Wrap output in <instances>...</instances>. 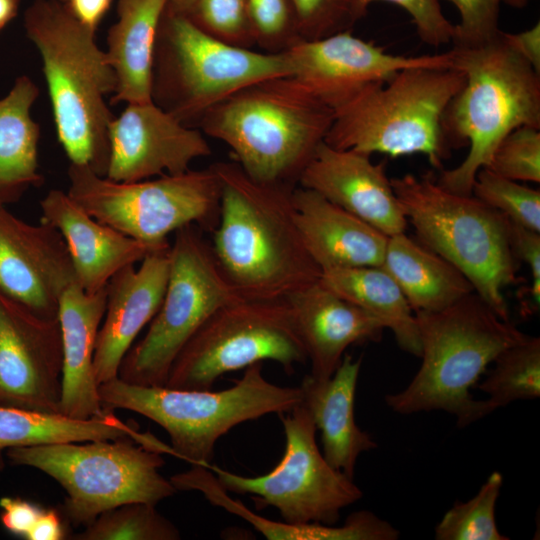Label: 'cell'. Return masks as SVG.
I'll use <instances>...</instances> for the list:
<instances>
[{
  "instance_id": "16",
  "label": "cell",
  "mask_w": 540,
  "mask_h": 540,
  "mask_svg": "<svg viewBox=\"0 0 540 540\" xmlns=\"http://www.w3.org/2000/svg\"><path fill=\"white\" fill-rule=\"evenodd\" d=\"M63 346L58 318H44L0 296L3 405L61 414Z\"/></svg>"
},
{
  "instance_id": "37",
  "label": "cell",
  "mask_w": 540,
  "mask_h": 540,
  "mask_svg": "<svg viewBox=\"0 0 540 540\" xmlns=\"http://www.w3.org/2000/svg\"><path fill=\"white\" fill-rule=\"evenodd\" d=\"M256 46L281 53L302 40L292 0H246Z\"/></svg>"
},
{
  "instance_id": "5",
  "label": "cell",
  "mask_w": 540,
  "mask_h": 540,
  "mask_svg": "<svg viewBox=\"0 0 540 540\" xmlns=\"http://www.w3.org/2000/svg\"><path fill=\"white\" fill-rule=\"evenodd\" d=\"M333 117V109L284 76L236 91L211 108L197 128L225 143L251 178L296 186Z\"/></svg>"
},
{
  "instance_id": "43",
  "label": "cell",
  "mask_w": 540,
  "mask_h": 540,
  "mask_svg": "<svg viewBox=\"0 0 540 540\" xmlns=\"http://www.w3.org/2000/svg\"><path fill=\"white\" fill-rule=\"evenodd\" d=\"M1 521L11 533L27 537L45 508L19 498L2 497Z\"/></svg>"
},
{
  "instance_id": "34",
  "label": "cell",
  "mask_w": 540,
  "mask_h": 540,
  "mask_svg": "<svg viewBox=\"0 0 540 540\" xmlns=\"http://www.w3.org/2000/svg\"><path fill=\"white\" fill-rule=\"evenodd\" d=\"M503 484L498 471L490 474L477 494L466 502H456L434 530L437 540H508L496 524V503Z\"/></svg>"
},
{
  "instance_id": "17",
  "label": "cell",
  "mask_w": 540,
  "mask_h": 540,
  "mask_svg": "<svg viewBox=\"0 0 540 540\" xmlns=\"http://www.w3.org/2000/svg\"><path fill=\"white\" fill-rule=\"evenodd\" d=\"M108 141L105 177L117 182L183 173L212 153L198 128L182 124L152 100L126 104L109 124Z\"/></svg>"
},
{
  "instance_id": "14",
  "label": "cell",
  "mask_w": 540,
  "mask_h": 540,
  "mask_svg": "<svg viewBox=\"0 0 540 540\" xmlns=\"http://www.w3.org/2000/svg\"><path fill=\"white\" fill-rule=\"evenodd\" d=\"M279 416L285 449L268 473L248 477L209 468L225 490L249 495L258 508H276L285 522L335 525L340 512L362 498L361 489L326 461L316 443L313 418L302 402Z\"/></svg>"
},
{
  "instance_id": "25",
  "label": "cell",
  "mask_w": 540,
  "mask_h": 540,
  "mask_svg": "<svg viewBox=\"0 0 540 540\" xmlns=\"http://www.w3.org/2000/svg\"><path fill=\"white\" fill-rule=\"evenodd\" d=\"M362 358L345 354L327 379L305 375L298 386L302 403L321 432L322 454L335 469L353 478L359 456L377 448L355 421L354 402Z\"/></svg>"
},
{
  "instance_id": "36",
  "label": "cell",
  "mask_w": 540,
  "mask_h": 540,
  "mask_svg": "<svg viewBox=\"0 0 540 540\" xmlns=\"http://www.w3.org/2000/svg\"><path fill=\"white\" fill-rule=\"evenodd\" d=\"M201 31L231 46H256L246 0H196L187 15Z\"/></svg>"
},
{
  "instance_id": "51",
  "label": "cell",
  "mask_w": 540,
  "mask_h": 540,
  "mask_svg": "<svg viewBox=\"0 0 540 540\" xmlns=\"http://www.w3.org/2000/svg\"><path fill=\"white\" fill-rule=\"evenodd\" d=\"M0 405H3V404H2V400H1V398H0Z\"/></svg>"
},
{
  "instance_id": "45",
  "label": "cell",
  "mask_w": 540,
  "mask_h": 540,
  "mask_svg": "<svg viewBox=\"0 0 540 540\" xmlns=\"http://www.w3.org/2000/svg\"><path fill=\"white\" fill-rule=\"evenodd\" d=\"M66 10L85 26L96 30L112 0H59Z\"/></svg>"
},
{
  "instance_id": "38",
  "label": "cell",
  "mask_w": 540,
  "mask_h": 540,
  "mask_svg": "<svg viewBox=\"0 0 540 540\" xmlns=\"http://www.w3.org/2000/svg\"><path fill=\"white\" fill-rule=\"evenodd\" d=\"M496 174L514 181L540 182V128L521 126L499 143L489 165Z\"/></svg>"
},
{
  "instance_id": "18",
  "label": "cell",
  "mask_w": 540,
  "mask_h": 540,
  "mask_svg": "<svg viewBox=\"0 0 540 540\" xmlns=\"http://www.w3.org/2000/svg\"><path fill=\"white\" fill-rule=\"evenodd\" d=\"M76 282L66 243L54 227L27 225L0 209V291L44 318H58L62 292Z\"/></svg>"
},
{
  "instance_id": "21",
  "label": "cell",
  "mask_w": 540,
  "mask_h": 540,
  "mask_svg": "<svg viewBox=\"0 0 540 540\" xmlns=\"http://www.w3.org/2000/svg\"><path fill=\"white\" fill-rule=\"evenodd\" d=\"M40 208V221L63 237L75 280L87 293L100 291L119 270L158 251L98 221L67 191L50 190L40 201Z\"/></svg>"
},
{
  "instance_id": "40",
  "label": "cell",
  "mask_w": 540,
  "mask_h": 540,
  "mask_svg": "<svg viewBox=\"0 0 540 540\" xmlns=\"http://www.w3.org/2000/svg\"><path fill=\"white\" fill-rule=\"evenodd\" d=\"M377 1L394 4L408 13L425 44L437 48L452 42L454 25L444 15L439 0H359L362 13L366 15Z\"/></svg>"
},
{
  "instance_id": "50",
  "label": "cell",
  "mask_w": 540,
  "mask_h": 540,
  "mask_svg": "<svg viewBox=\"0 0 540 540\" xmlns=\"http://www.w3.org/2000/svg\"><path fill=\"white\" fill-rule=\"evenodd\" d=\"M2 465H3V462H2L1 453H0V469L2 468Z\"/></svg>"
},
{
  "instance_id": "24",
  "label": "cell",
  "mask_w": 540,
  "mask_h": 540,
  "mask_svg": "<svg viewBox=\"0 0 540 540\" xmlns=\"http://www.w3.org/2000/svg\"><path fill=\"white\" fill-rule=\"evenodd\" d=\"M302 240L323 271L381 266L388 236L315 191H293Z\"/></svg>"
},
{
  "instance_id": "49",
  "label": "cell",
  "mask_w": 540,
  "mask_h": 540,
  "mask_svg": "<svg viewBox=\"0 0 540 540\" xmlns=\"http://www.w3.org/2000/svg\"><path fill=\"white\" fill-rule=\"evenodd\" d=\"M528 2L529 0H503V3L514 8H523Z\"/></svg>"
},
{
  "instance_id": "33",
  "label": "cell",
  "mask_w": 540,
  "mask_h": 540,
  "mask_svg": "<svg viewBox=\"0 0 540 540\" xmlns=\"http://www.w3.org/2000/svg\"><path fill=\"white\" fill-rule=\"evenodd\" d=\"M178 528L160 514L156 505L130 502L98 515L76 540H178Z\"/></svg>"
},
{
  "instance_id": "1",
  "label": "cell",
  "mask_w": 540,
  "mask_h": 540,
  "mask_svg": "<svg viewBox=\"0 0 540 540\" xmlns=\"http://www.w3.org/2000/svg\"><path fill=\"white\" fill-rule=\"evenodd\" d=\"M210 166L221 189L210 244L237 293L249 300H286L319 281L322 270L296 223V186L257 181L235 161Z\"/></svg>"
},
{
  "instance_id": "6",
  "label": "cell",
  "mask_w": 540,
  "mask_h": 540,
  "mask_svg": "<svg viewBox=\"0 0 540 540\" xmlns=\"http://www.w3.org/2000/svg\"><path fill=\"white\" fill-rule=\"evenodd\" d=\"M464 82L455 67L403 69L335 110L324 142L370 156L422 154L442 170L452 150L443 115Z\"/></svg>"
},
{
  "instance_id": "32",
  "label": "cell",
  "mask_w": 540,
  "mask_h": 540,
  "mask_svg": "<svg viewBox=\"0 0 540 540\" xmlns=\"http://www.w3.org/2000/svg\"><path fill=\"white\" fill-rule=\"evenodd\" d=\"M493 368L475 387L488 395L495 411L519 400L540 396V338L528 336L501 352Z\"/></svg>"
},
{
  "instance_id": "26",
  "label": "cell",
  "mask_w": 540,
  "mask_h": 540,
  "mask_svg": "<svg viewBox=\"0 0 540 540\" xmlns=\"http://www.w3.org/2000/svg\"><path fill=\"white\" fill-rule=\"evenodd\" d=\"M167 0H118L117 21L106 36L108 61L117 80L110 103L151 99L154 47Z\"/></svg>"
},
{
  "instance_id": "9",
  "label": "cell",
  "mask_w": 540,
  "mask_h": 540,
  "mask_svg": "<svg viewBox=\"0 0 540 540\" xmlns=\"http://www.w3.org/2000/svg\"><path fill=\"white\" fill-rule=\"evenodd\" d=\"M291 74L285 51L228 45L201 31L187 16L165 8L154 47L151 99L182 124L197 128L211 108L236 91Z\"/></svg>"
},
{
  "instance_id": "23",
  "label": "cell",
  "mask_w": 540,
  "mask_h": 540,
  "mask_svg": "<svg viewBox=\"0 0 540 540\" xmlns=\"http://www.w3.org/2000/svg\"><path fill=\"white\" fill-rule=\"evenodd\" d=\"M106 287L85 292L77 282L68 285L59 300L63 370L60 413L89 419L105 413L94 371V352L105 313Z\"/></svg>"
},
{
  "instance_id": "20",
  "label": "cell",
  "mask_w": 540,
  "mask_h": 540,
  "mask_svg": "<svg viewBox=\"0 0 540 540\" xmlns=\"http://www.w3.org/2000/svg\"><path fill=\"white\" fill-rule=\"evenodd\" d=\"M169 249L149 253L138 268L126 266L107 283L105 313L94 352L98 385L118 377L137 335L157 313L169 276Z\"/></svg>"
},
{
  "instance_id": "2",
  "label": "cell",
  "mask_w": 540,
  "mask_h": 540,
  "mask_svg": "<svg viewBox=\"0 0 540 540\" xmlns=\"http://www.w3.org/2000/svg\"><path fill=\"white\" fill-rule=\"evenodd\" d=\"M23 25L41 57L56 135L70 164L106 176L114 117L106 97L114 94L117 80L96 43V30L80 23L59 0H33Z\"/></svg>"
},
{
  "instance_id": "8",
  "label": "cell",
  "mask_w": 540,
  "mask_h": 540,
  "mask_svg": "<svg viewBox=\"0 0 540 540\" xmlns=\"http://www.w3.org/2000/svg\"><path fill=\"white\" fill-rule=\"evenodd\" d=\"M99 394L104 408L133 411L161 426L172 455L206 467L219 438L233 427L288 412L302 402L299 387L269 382L262 362L245 368L233 386L219 391L136 385L117 377L99 385Z\"/></svg>"
},
{
  "instance_id": "4",
  "label": "cell",
  "mask_w": 540,
  "mask_h": 540,
  "mask_svg": "<svg viewBox=\"0 0 540 540\" xmlns=\"http://www.w3.org/2000/svg\"><path fill=\"white\" fill-rule=\"evenodd\" d=\"M453 66L465 82L443 115L452 147L469 146L456 167L442 170L437 182L470 195L477 172L487 167L499 143L521 126L540 128V73L507 43L500 30L475 44H453Z\"/></svg>"
},
{
  "instance_id": "44",
  "label": "cell",
  "mask_w": 540,
  "mask_h": 540,
  "mask_svg": "<svg viewBox=\"0 0 540 540\" xmlns=\"http://www.w3.org/2000/svg\"><path fill=\"white\" fill-rule=\"evenodd\" d=\"M512 49L540 73V22L518 33L504 32Z\"/></svg>"
},
{
  "instance_id": "30",
  "label": "cell",
  "mask_w": 540,
  "mask_h": 540,
  "mask_svg": "<svg viewBox=\"0 0 540 540\" xmlns=\"http://www.w3.org/2000/svg\"><path fill=\"white\" fill-rule=\"evenodd\" d=\"M132 438L151 448L161 442L142 434L107 409L103 415L76 419L62 414L0 405V450L68 442Z\"/></svg>"
},
{
  "instance_id": "48",
  "label": "cell",
  "mask_w": 540,
  "mask_h": 540,
  "mask_svg": "<svg viewBox=\"0 0 540 540\" xmlns=\"http://www.w3.org/2000/svg\"><path fill=\"white\" fill-rule=\"evenodd\" d=\"M196 0H167L166 8L174 13L187 15Z\"/></svg>"
},
{
  "instance_id": "29",
  "label": "cell",
  "mask_w": 540,
  "mask_h": 540,
  "mask_svg": "<svg viewBox=\"0 0 540 540\" xmlns=\"http://www.w3.org/2000/svg\"><path fill=\"white\" fill-rule=\"evenodd\" d=\"M39 93L35 82L21 75L0 99V201L43 183L38 161L40 127L31 115Z\"/></svg>"
},
{
  "instance_id": "28",
  "label": "cell",
  "mask_w": 540,
  "mask_h": 540,
  "mask_svg": "<svg viewBox=\"0 0 540 540\" xmlns=\"http://www.w3.org/2000/svg\"><path fill=\"white\" fill-rule=\"evenodd\" d=\"M170 481L177 491H199L212 505L241 517L269 540H375L381 530L379 519L368 510L350 514L341 526L267 519L232 498L211 469L201 465H192Z\"/></svg>"
},
{
  "instance_id": "31",
  "label": "cell",
  "mask_w": 540,
  "mask_h": 540,
  "mask_svg": "<svg viewBox=\"0 0 540 540\" xmlns=\"http://www.w3.org/2000/svg\"><path fill=\"white\" fill-rule=\"evenodd\" d=\"M320 282L378 319L393 333L403 351L420 357L415 313L397 283L381 266L325 270Z\"/></svg>"
},
{
  "instance_id": "46",
  "label": "cell",
  "mask_w": 540,
  "mask_h": 540,
  "mask_svg": "<svg viewBox=\"0 0 540 540\" xmlns=\"http://www.w3.org/2000/svg\"><path fill=\"white\" fill-rule=\"evenodd\" d=\"M64 536L65 529L58 512L53 509H44L26 539L62 540L65 538Z\"/></svg>"
},
{
  "instance_id": "47",
  "label": "cell",
  "mask_w": 540,
  "mask_h": 540,
  "mask_svg": "<svg viewBox=\"0 0 540 540\" xmlns=\"http://www.w3.org/2000/svg\"><path fill=\"white\" fill-rule=\"evenodd\" d=\"M21 0H0V33L16 17Z\"/></svg>"
},
{
  "instance_id": "19",
  "label": "cell",
  "mask_w": 540,
  "mask_h": 540,
  "mask_svg": "<svg viewBox=\"0 0 540 540\" xmlns=\"http://www.w3.org/2000/svg\"><path fill=\"white\" fill-rule=\"evenodd\" d=\"M370 155L323 142L298 185L322 195L386 236L405 232L407 220L386 173Z\"/></svg>"
},
{
  "instance_id": "10",
  "label": "cell",
  "mask_w": 540,
  "mask_h": 540,
  "mask_svg": "<svg viewBox=\"0 0 540 540\" xmlns=\"http://www.w3.org/2000/svg\"><path fill=\"white\" fill-rule=\"evenodd\" d=\"M160 451L132 438L9 448L18 465L35 468L65 491L64 512L73 525L130 502L157 505L177 490L160 469Z\"/></svg>"
},
{
  "instance_id": "3",
  "label": "cell",
  "mask_w": 540,
  "mask_h": 540,
  "mask_svg": "<svg viewBox=\"0 0 540 540\" xmlns=\"http://www.w3.org/2000/svg\"><path fill=\"white\" fill-rule=\"evenodd\" d=\"M421 365L403 390L387 394L394 412L442 410L466 427L494 410L470 393L489 364L528 334L501 318L475 291L434 312H415Z\"/></svg>"
},
{
  "instance_id": "13",
  "label": "cell",
  "mask_w": 540,
  "mask_h": 540,
  "mask_svg": "<svg viewBox=\"0 0 540 540\" xmlns=\"http://www.w3.org/2000/svg\"><path fill=\"white\" fill-rule=\"evenodd\" d=\"M286 372L307 361L287 300L239 299L216 310L172 363L165 386L209 390L226 373L263 362Z\"/></svg>"
},
{
  "instance_id": "11",
  "label": "cell",
  "mask_w": 540,
  "mask_h": 540,
  "mask_svg": "<svg viewBox=\"0 0 540 540\" xmlns=\"http://www.w3.org/2000/svg\"><path fill=\"white\" fill-rule=\"evenodd\" d=\"M67 193L98 221L153 250L187 225L212 232L219 217L220 182L211 166L136 182H117L69 164Z\"/></svg>"
},
{
  "instance_id": "27",
  "label": "cell",
  "mask_w": 540,
  "mask_h": 540,
  "mask_svg": "<svg viewBox=\"0 0 540 540\" xmlns=\"http://www.w3.org/2000/svg\"><path fill=\"white\" fill-rule=\"evenodd\" d=\"M381 267L394 279L412 310H442L474 292L449 261L405 232L388 237Z\"/></svg>"
},
{
  "instance_id": "12",
  "label": "cell",
  "mask_w": 540,
  "mask_h": 540,
  "mask_svg": "<svg viewBox=\"0 0 540 540\" xmlns=\"http://www.w3.org/2000/svg\"><path fill=\"white\" fill-rule=\"evenodd\" d=\"M162 303L146 334L122 360L118 377L144 386L165 385L175 358L220 307L242 299L223 274L203 231L194 224L174 233Z\"/></svg>"
},
{
  "instance_id": "7",
  "label": "cell",
  "mask_w": 540,
  "mask_h": 540,
  "mask_svg": "<svg viewBox=\"0 0 540 540\" xmlns=\"http://www.w3.org/2000/svg\"><path fill=\"white\" fill-rule=\"evenodd\" d=\"M402 212L423 245L453 264L503 319V290L516 281L509 219L474 195L442 187L431 175L391 178Z\"/></svg>"
},
{
  "instance_id": "41",
  "label": "cell",
  "mask_w": 540,
  "mask_h": 540,
  "mask_svg": "<svg viewBox=\"0 0 540 540\" xmlns=\"http://www.w3.org/2000/svg\"><path fill=\"white\" fill-rule=\"evenodd\" d=\"M455 6L460 21L454 25L452 44H475L487 41L499 31L500 6L503 0H446Z\"/></svg>"
},
{
  "instance_id": "35",
  "label": "cell",
  "mask_w": 540,
  "mask_h": 540,
  "mask_svg": "<svg viewBox=\"0 0 540 540\" xmlns=\"http://www.w3.org/2000/svg\"><path fill=\"white\" fill-rule=\"evenodd\" d=\"M472 195L504 214L510 221L540 232V191L481 168Z\"/></svg>"
},
{
  "instance_id": "15",
  "label": "cell",
  "mask_w": 540,
  "mask_h": 540,
  "mask_svg": "<svg viewBox=\"0 0 540 540\" xmlns=\"http://www.w3.org/2000/svg\"><path fill=\"white\" fill-rule=\"evenodd\" d=\"M291 77L334 111L368 86L410 67H454L451 50L418 56L395 55L345 31L317 40H300L285 51Z\"/></svg>"
},
{
  "instance_id": "39",
  "label": "cell",
  "mask_w": 540,
  "mask_h": 540,
  "mask_svg": "<svg viewBox=\"0 0 540 540\" xmlns=\"http://www.w3.org/2000/svg\"><path fill=\"white\" fill-rule=\"evenodd\" d=\"M302 40H317L352 31L365 15L359 0H292Z\"/></svg>"
},
{
  "instance_id": "22",
  "label": "cell",
  "mask_w": 540,
  "mask_h": 540,
  "mask_svg": "<svg viewBox=\"0 0 540 540\" xmlns=\"http://www.w3.org/2000/svg\"><path fill=\"white\" fill-rule=\"evenodd\" d=\"M303 342L311 375L327 379L354 344L378 341L385 329L374 316L338 296L320 279L287 299Z\"/></svg>"
},
{
  "instance_id": "42",
  "label": "cell",
  "mask_w": 540,
  "mask_h": 540,
  "mask_svg": "<svg viewBox=\"0 0 540 540\" xmlns=\"http://www.w3.org/2000/svg\"><path fill=\"white\" fill-rule=\"evenodd\" d=\"M509 241L516 258L529 267L532 285L531 295L534 305L540 304V232L509 220Z\"/></svg>"
}]
</instances>
